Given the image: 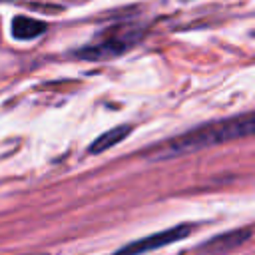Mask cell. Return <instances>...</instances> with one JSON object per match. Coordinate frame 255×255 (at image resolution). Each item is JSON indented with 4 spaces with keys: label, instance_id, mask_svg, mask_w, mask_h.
Masks as SVG:
<instances>
[{
    "label": "cell",
    "instance_id": "cell-1",
    "mask_svg": "<svg viewBox=\"0 0 255 255\" xmlns=\"http://www.w3.org/2000/svg\"><path fill=\"white\" fill-rule=\"evenodd\" d=\"M253 129H255V118L251 112H247L243 116H233L227 120L211 122L207 126L185 131L177 137H171L169 141H165L161 147H155L147 155L151 159H169V157H177L183 153H195V151H201V149H207V147H213L225 141L249 137Z\"/></svg>",
    "mask_w": 255,
    "mask_h": 255
},
{
    "label": "cell",
    "instance_id": "cell-2",
    "mask_svg": "<svg viewBox=\"0 0 255 255\" xmlns=\"http://www.w3.org/2000/svg\"><path fill=\"white\" fill-rule=\"evenodd\" d=\"M195 227L191 223H179L175 227H167L163 231H157V233H151V235H145V237H139L128 245H124L122 249H118L116 253L112 255H143L147 251H153V249H159V247H165V245H171L175 241H181L185 239Z\"/></svg>",
    "mask_w": 255,
    "mask_h": 255
},
{
    "label": "cell",
    "instance_id": "cell-3",
    "mask_svg": "<svg viewBox=\"0 0 255 255\" xmlns=\"http://www.w3.org/2000/svg\"><path fill=\"white\" fill-rule=\"evenodd\" d=\"M137 40V34H124V36H110L98 44H90L82 50L76 52L78 58L84 60H110L116 58L120 54H124L126 50H129V46Z\"/></svg>",
    "mask_w": 255,
    "mask_h": 255
},
{
    "label": "cell",
    "instance_id": "cell-4",
    "mask_svg": "<svg viewBox=\"0 0 255 255\" xmlns=\"http://www.w3.org/2000/svg\"><path fill=\"white\" fill-rule=\"evenodd\" d=\"M251 227H243V229H233V231H227V233H221V235H215L211 237L209 241L201 243L199 245V253L203 255H225L237 247H241L243 243H247L251 239Z\"/></svg>",
    "mask_w": 255,
    "mask_h": 255
},
{
    "label": "cell",
    "instance_id": "cell-5",
    "mask_svg": "<svg viewBox=\"0 0 255 255\" xmlns=\"http://www.w3.org/2000/svg\"><path fill=\"white\" fill-rule=\"evenodd\" d=\"M46 30H48V26L42 20H34L28 16H14L12 18V36L16 40H34V38L42 36Z\"/></svg>",
    "mask_w": 255,
    "mask_h": 255
},
{
    "label": "cell",
    "instance_id": "cell-6",
    "mask_svg": "<svg viewBox=\"0 0 255 255\" xmlns=\"http://www.w3.org/2000/svg\"><path fill=\"white\" fill-rule=\"evenodd\" d=\"M131 131V126H118V128H112L108 131H104L100 137H96L90 145V153H102L114 145H118L128 133Z\"/></svg>",
    "mask_w": 255,
    "mask_h": 255
},
{
    "label": "cell",
    "instance_id": "cell-7",
    "mask_svg": "<svg viewBox=\"0 0 255 255\" xmlns=\"http://www.w3.org/2000/svg\"><path fill=\"white\" fill-rule=\"evenodd\" d=\"M34 255H48V253H34Z\"/></svg>",
    "mask_w": 255,
    "mask_h": 255
},
{
    "label": "cell",
    "instance_id": "cell-8",
    "mask_svg": "<svg viewBox=\"0 0 255 255\" xmlns=\"http://www.w3.org/2000/svg\"><path fill=\"white\" fill-rule=\"evenodd\" d=\"M0 2H12V0H0Z\"/></svg>",
    "mask_w": 255,
    "mask_h": 255
}]
</instances>
